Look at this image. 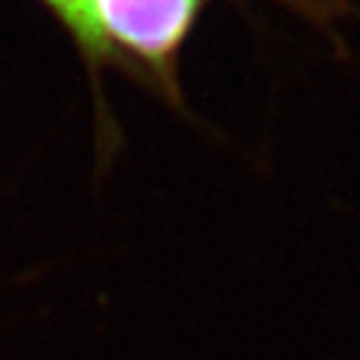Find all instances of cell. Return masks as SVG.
<instances>
[{
  "label": "cell",
  "instance_id": "2",
  "mask_svg": "<svg viewBox=\"0 0 360 360\" xmlns=\"http://www.w3.org/2000/svg\"><path fill=\"white\" fill-rule=\"evenodd\" d=\"M273 3L308 18L310 22L321 25L323 30H330L348 13V3L345 0H273Z\"/></svg>",
  "mask_w": 360,
  "mask_h": 360
},
{
  "label": "cell",
  "instance_id": "1",
  "mask_svg": "<svg viewBox=\"0 0 360 360\" xmlns=\"http://www.w3.org/2000/svg\"><path fill=\"white\" fill-rule=\"evenodd\" d=\"M210 0H78L70 33L101 105V138L112 120L103 101L101 75L115 68L146 85L160 101L183 108L180 60Z\"/></svg>",
  "mask_w": 360,
  "mask_h": 360
},
{
  "label": "cell",
  "instance_id": "3",
  "mask_svg": "<svg viewBox=\"0 0 360 360\" xmlns=\"http://www.w3.org/2000/svg\"><path fill=\"white\" fill-rule=\"evenodd\" d=\"M38 3L56 18V22L70 38L75 28V15H78V0H38Z\"/></svg>",
  "mask_w": 360,
  "mask_h": 360
}]
</instances>
